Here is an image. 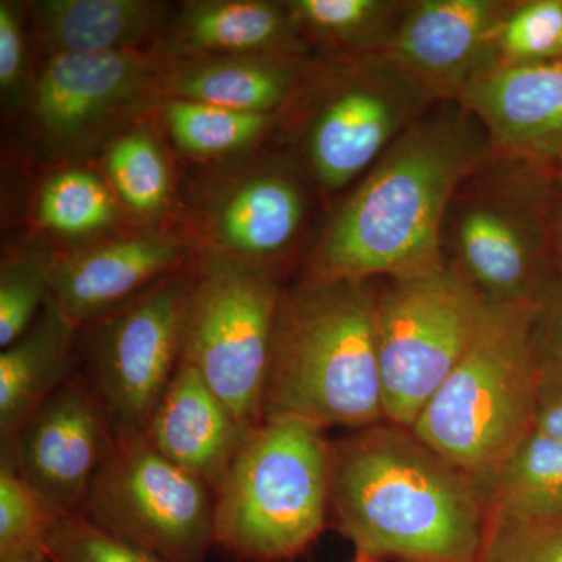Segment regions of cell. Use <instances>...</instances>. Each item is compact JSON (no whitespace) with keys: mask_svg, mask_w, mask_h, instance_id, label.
Listing matches in <instances>:
<instances>
[{"mask_svg":"<svg viewBox=\"0 0 562 562\" xmlns=\"http://www.w3.org/2000/svg\"><path fill=\"white\" fill-rule=\"evenodd\" d=\"M491 151L486 131L464 105L432 103L333 213L306 277L379 281L442 269L447 210Z\"/></svg>","mask_w":562,"mask_h":562,"instance_id":"obj_1","label":"cell"},{"mask_svg":"<svg viewBox=\"0 0 562 562\" xmlns=\"http://www.w3.org/2000/svg\"><path fill=\"white\" fill-rule=\"evenodd\" d=\"M330 506L357 557L482 562L490 514L483 487L391 422L330 446Z\"/></svg>","mask_w":562,"mask_h":562,"instance_id":"obj_2","label":"cell"},{"mask_svg":"<svg viewBox=\"0 0 562 562\" xmlns=\"http://www.w3.org/2000/svg\"><path fill=\"white\" fill-rule=\"evenodd\" d=\"M355 431L384 422L375 281L308 279L281 292L262 420Z\"/></svg>","mask_w":562,"mask_h":562,"instance_id":"obj_3","label":"cell"},{"mask_svg":"<svg viewBox=\"0 0 562 562\" xmlns=\"http://www.w3.org/2000/svg\"><path fill=\"white\" fill-rule=\"evenodd\" d=\"M536 303H486L479 330L412 427L483 486L535 430Z\"/></svg>","mask_w":562,"mask_h":562,"instance_id":"obj_4","label":"cell"},{"mask_svg":"<svg viewBox=\"0 0 562 562\" xmlns=\"http://www.w3.org/2000/svg\"><path fill=\"white\" fill-rule=\"evenodd\" d=\"M442 250L486 303H536L560 272L553 172L491 151L454 192Z\"/></svg>","mask_w":562,"mask_h":562,"instance_id":"obj_5","label":"cell"},{"mask_svg":"<svg viewBox=\"0 0 562 562\" xmlns=\"http://www.w3.org/2000/svg\"><path fill=\"white\" fill-rule=\"evenodd\" d=\"M330 446L305 422L262 420L214 491V543L251 562L302 553L327 519Z\"/></svg>","mask_w":562,"mask_h":562,"instance_id":"obj_6","label":"cell"},{"mask_svg":"<svg viewBox=\"0 0 562 562\" xmlns=\"http://www.w3.org/2000/svg\"><path fill=\"white\" fill-rule=\"evenodd\" d=\"M302 154L325 194L362 179L432 103L386 55L314 65L303 88Z\"/></svg>","mask_w":562,"mask_h":562,"instance_id":"obj_7","label":"cell"},{"mask_svg":"<svg viewBox=\"0 0 562 562\" xmlns=\"http://www.w3.org/2000/svg\"><path fill=\"white\" fill-rule=\"evenodd\" d=\"M281 292L268 269L209 251L188 295L181 361L249 431L262 422Z\"/></svg>","mask_w":562,"mask_h":562,"instance_id":"obj_8","label":"cell"},{"mask_svg":"<svg viewBox=\"0 0 562 562\" xmlns=\"http://www.w3.org/2000/svg\"><path fill=\"white\" fill-rule=\"evenodd\" d=\"M486 302L452 266L375 281L384 420L412 428L479 330Z\"/></svg>","mask_w":562,"mask_h":562,"instance_id":"obj_9","label":"cell"},{"mask_svg":"<svg viewBox=\"0 0 562 562\" xmlns=\"http://www.w3.org/2000/svg\"><path fill=\"white\" fill-rule=\"evenodd\" d=\"M81 514L162 562H206L214 543L213 490L166 460L143 431L114 430Z\"/></svg>","mask_w":562,"mask_h":562,"instance_id":"obj_10","label":"cell"},{"mask_svg":"<svg viewBox=\"0 0 562 562\" xmlns=\"http://www.w3.org/2000/svg\"><path fill=\"white\" fill-rule=\"evenodd\" d=\"M192 280L176 272L98 321L92 386L114 430L144 431L181 361Z\"/></svg>","mask_w":562,"mask_h":562,"instance_id":"obj_11","label":"cell"},{"mask_svg":"<svg viewBox=\"0 0 562 562\" xmlns=\"http://www.w3.org/2000/svg\"><path fill=\"white\" fill-rule=\"evenodd\" d=\"M166 68L139 50L54 55L32 94L33 120L54 149H90L161 92Z\"/></svg>","mask_w":562,"mask_h":562,"instance_id":"obj_12","label":"cell"},{"mask_svg":"<svg viewBox=\"0 0 562 562\" xmlns=\"http://www.w3.org/2000/svg\"><path fill=\"white\" fill-rule=\"evenodd\" d=\"M113 441V424L94 386L72 375L2 446V457L58 509L77 514Z\"/></svg>","mask_w":562,"mask_h":562,"instance_id":"obj_13","label":"cell"},{"mask_svg":"<svg viewBox=\"0 0 562 562\" xmlns=\"http://www.w3.org/2000/svg\"><path fill=\"white\" fill-rule=\"evenodd\" d=\"M513 0H414L382 52L431 95L460 101L498 60V33Z\"/></svg>","mask_w":562,"mask_h":562,"instance_id":"obj_14","label":"cell"},{"mask_svg":"<svg viewBox=\"0 0 562 562\" xmlns=\"http://www.w3.org/2000/svg\"><path fill=\"white\" fill-rule=\"evenodd\" d=\"M461 105L480 121L494 154L562 168V58L495 63L465 88Z\"/></svg>","mask_w":562,"mask_h":562,"instance_id":"obj_15","label":"cell"},{"mask_svg":"<svg viewBox=\"0 0 562 562\" xmlns=\"http://www.w3.org/2000/svg\"><path fill=\"white\" fill-rule=\"evenodd\" d=\"M188 250L180 236L146 232L50 255V299L79 327L94 324L176 273Z\"/></svg>","mask_w":562,"mask_h":562,"instance_id":"obj_16","label":"cell"},{"mask_svg":"<svg viewBox=\"0 0 562 562\" xmlns=\"http://www.w3.org/2000/svg\"><path fill=\"white\" fill-rule=\"evenodd\" d=\"M305 194L294 173L262 168L238 177L211 199L205 228L213 254L268 269L297 238Z\"/></svg>","mask_w":562,"mask_h":562,"instance_id":"obj_17","label":"cell"},{"mask_svg":"<svg viewBox=\"0 0 562 562\" xmlns=\"http://www.w3.org/2000/svg\"><path fill=\"white\" fill-rule=\"evenodd\" d=\"M250 431L235 419L201 372L180 361L143 432L166 460L214 492Z\"/></svg>","mask_w":562,"mask_h":562,"instance_id":"obj_18","label":"cell"},{"mask_svg":"<svg viewBox=\"0 0 562 562\" xmlns=\"http://www.w3.org/2000/svg\"><path fill=\"white\" fill-rule=\"evenodd\" d=\"M306 44L290 3L271 0H195L168 25L161 49L176 60L280 55L306 57Z\"/></svg>","mask_w":562,"mask_h":562,"instance_id":"obj_19","label":"cell"},{"mask_svg":"<svg viewBox=\"0 0 562 562\" xmlns=\"http://www.w3.org/2000/svg\"><path fill=\"white\" fill-rule=\"evenodd\" d=\"M314 65L306 57L228 55L168 65L161 92L244 113L281 114L301 98Z\"/></svg>","mask_w":562,"mask_h":562,"instance_id":"obj_20","label":"cell"},{"mask_svg":"<svg viewBox=\"0 0 562 562\" xmlns=\"http://www.w3.org/2000/svg\"><path fill=\"white\" fill-rule=\"evenodd\" d=\"M33 11L50 57L138 50L169 25L168 3L155 0H44Z\"/></svg>","mask_w":562,"mask_h":562,"instance_id":"obj_21","label":"cell"},{"mask_svg":"<svg viewBox=\"0 0 562 562\" xmlns=\"http://www.w3.org/2000/svg\"><path fill=\"white\" fill-rule=\"evenodd\" d=\"M79 325L52 299L31 330L0 353V439L21 430L41 405L70 379Z\"/></svg>","mask_w":562,"mask_h":562,"instance_id":"obj_22","label":"cell"},{"mask_svg":"<svg viewBox=\"0 0 562 562\" xmlns=\"http://www.w3.org/2000/svg\"><path fill=\"white\" fill-rule=\"evenodd\" d=\"M482 487L490 524L562 517V442L532 430Z\"/></svg>","mask_w":562,"mask_h":562,"instance_id":"obj_23","label":"cell"},{"mask_svg":"<svg viewBox=\"0 0 562 562\" xmlns=\"http://www.w3.org/2000/svg\"><path fill=\"white\" fill-rule=\"evenodd\" d=\"M306 41L338 57L382 54L394 38L409 2L402 0H291Z\"/></svg>","mask_w":562,"mask_h":562,"instance_id":"obj_24","label":"cell"},{"mask_svg":"<svg viewBox=\"0 0 562 562\" xmlns=\"http://www.w3.org/2000/svg\"><path fill=\"white\" fill-rule=\"evenodd\" d=\"M281 114H255L168 99L165 121L177 146L192 157L211 158L247 149L262 138Z\"/></svg>","mask_w":562,"mask_h":562,"instance_id":"obj_25","label":"cell"},{"mask_svg":"<svg viewBox=\"0 0 562 562\" xmlns=\"http://www.w3.org/2000/svg\"><path fill=\"white\" fill-rule=\"evenodd\" d=\"M69 514L47 501L14 468L0 462V562L46 552L52 532Z\"/></svg>","mask_w":562,"mask_h":562,"instance_id":"obj_26","label":"cell"},{"mask_svg":"<svg viewBox=\"0 0 562 562\" xmlns=\"http://www.w3.org/2000/svg\"><path fill=\"white\" fill-rule=\"evenodd\" d=\"M106 172L122 202L140 216H154L171 198V173L151 133L133 131L111 144Z\"/></svg>","mask_w":562,"mask_h":562,"instance_id":"obj_27","label":"cell"},{"mask_svg":"<svg viewBox=\"0 0 562 562\" xmlns=\"http://www.w3.org/2000/svg\"><path fill=\"white\" fill-rule=\"evenodd\" d=\"M40 221L58 235L81 236L116 217L113 192L94 173L68 169L52 177L40 195Z\"/></svg>","mask_w":562,"mask_h":562,"instance_id":"obj_28","label":"cell"},{"mask_svg":"<svg viewBox=\"0 0 562 562\" xmlns=\"http://www.w3.org/2000/svg\"><path fill=\"white\" fill-rule=\"evenodd\" d=\"M503 65L562 58V0H517L503 21L497 41Z\"/></svg>","mask_w":562,"mask_h":562,"instance_id":"obj_29","label":"cell"},{"mask_svg":"<svg viewBox=\"0 0 562 562\" xmlns=\"http://www.w3.org/2000/svg\"><path fill=\"white\" fill-rule=\"evenodd\" d=\"M50 255L29 254L3 262L0 271V347L31 330L50 299Z\"/></svg>","mask_w":562,"mask_h":562,"instance_id":"obj_30","label":"cell"},{"mask_svg":"<svg viewBox=\"0 0 562 562\" xmlns=\"http://www.w3.org/2000/svg\"><path fill=\"white\" fill-rule=\"evenodd\" d=\"M44 553L50 562H162L103 531L81 513L58 524Z\"/></svg>","mask_w":562,"mask_h":562,"instance_id":"obj_31","label":"cell"},{"mask_svg":"<svg viewBox=\"0 0 562 562\" xmlns=\"http://www.w3.org/2000/svg\"><path fill=\"white\" fill-rule=\"evenodd\" d=\"M484 562H562V517L487 528Z\"/></svg>","mask_w":562,"mask_h":562,"instance_id":"obj_32","label":"cell"},{"mask_svg":"<svg viewBox=\"0 0 562 562\" xmlns=\"http://www.w3.org/2000/svg\"><path fill=\"white\" fill-rule=\"evenodd\" d=\"M536 360L541 375L562 379V273L550 281L536 302L532 327Z\"/></svg>","mask_w":562,"mask_h":562,"instance_id":"obj_33","label":"cell"},{"mask_svg":"<svg viewBox=\"0 0 562 562\" xmlns=\"http://www.w3.org/2000/svg\"><path fill=\"white\" fill-rule=\"evenodd\" d=\"M27 76L24 22L14 3L0 2V90L7 102L24 94Z\"/></svg>","mask_w":562,"mask_h":562,"instance_id":"obj_34","label":"cell"},{"mask_svg":"<svg viewBox=\"0 0 562 562\" xmlns=\"http://www.w3.org/2000/svg\"><path fill=\"white\" fill-rule=\"evenodd\" d=\"M535 430L562 442V379L541 375Z\"/></svg>","mask_w":562,"mask_h":562,"instance_id":"obj_35","label":"cell"},{"mask_svg":"<svg viewBox=\"0 0 562 562\" xmlns=\"http://www.w3.org/2000/svg\"><path fill=\"white\" fill-rule=\"evenodd\" d=\"M553 232L558 269L562 273V168L553 173Z\"/></svg>","mask_w":562,"mask_h":562,"instance_id":"obj_36","label":"cell"},{"mask_svg":"<svg viewBox=\"0 0 562 562\" xmlns=\"http://www.w3.org/2000/svg\"><path fill=\"white\" fill-rule=\"evenodd\" d=\"M10 562H50L46 553L32 554V557L21 558V560H14Z\"/></svg>","mask_w":562,"mask_h":562,"instance_id":"obj_37","label":"cell"},{"mask_svg":"<svg viewBox=\"0 0 562 562\" xmlns=\"http://www.w3.org/2000/svg\"><path fill=\"white\" fill-rule=\"evenodd\" d=\"M355 562H376V561L369 560V558L357 557V561H355Z\"/></svg>","mask_w":562,"mask_h":562,"instance_id":"obj_38","label":"cell"},{"mask_svg":"<svg viewBox=\"0 0 562 562\" xmlns=\"http://www.w3.org/2000/svg\"><path fill=\"white\" fill-rule=\"evenodd\" d=\"M482 562H484V561H482Z\"/></svg>","mask_w":562,"mask_h":562,"instance_id":"obj_39","label":"cell"}]
</instances>
